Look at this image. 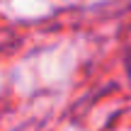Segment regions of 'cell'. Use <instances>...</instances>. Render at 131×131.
<instances>
[{
	"instance_id": "6da1fadb",
	"label": "cell",
	"mask_w": 131,
	"mask_h": 131,
	"mask_svg": "<svg viewBox=\"0 0 131 131\" xmlns=\"http://www.w3.org/2000/svg\"><path fill=\"white\" fill-rule=\"evenodd\" d=\"M126 68H129V73H131V51H129V56H126Z\"/></svg>"
}]
</instances>
